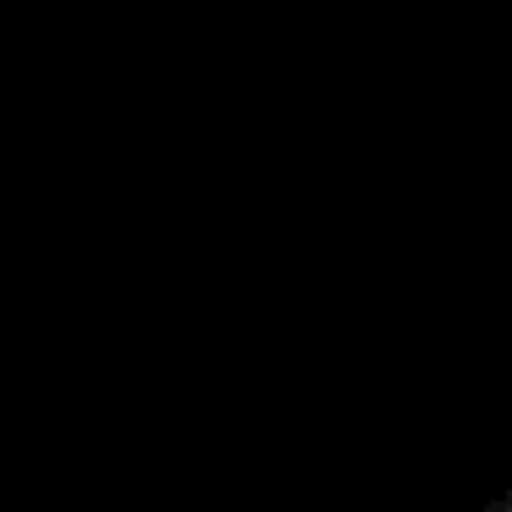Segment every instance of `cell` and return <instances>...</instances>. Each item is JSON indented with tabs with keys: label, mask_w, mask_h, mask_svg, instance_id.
<instances>
[{
	"label": "cell",
	"mask_w": 512,
	"mask_h": 512,
	"mask_svg": "<svg viewBox=\"0 0 512 512\" xmlns=\"http://www.w3.org/2000/svg\"><path fill=\"white\" fill-rule=\"evenodd\" d=\"M479 512H512V490H507V496H496L490 507H479Z\"/></svg>",
	"instance_id": "obj_1"
}]
</instances>
